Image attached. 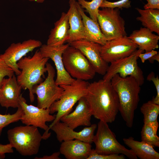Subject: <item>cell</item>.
<instances>
[{"instance_id":"cell-23","label":"cell","mask_w":159,"mask_h":159,"mask_svg":"<svg viewBox=\"0 0 159 159\" xmlns=\"http://www.w3.org/2000/svg\"><path fill=\"white\" fill-rule=\"evenodd\" d=\"M78 6L86 32V39L102 46L105 44L107 40L101 31L98 22L87 16L78 3Z\"/></svg>"},{"instance_id":"cell-10","label":"cell","mask_w":159,"mask_h":159,"mask_svg":"<svg viewBox=\"0 0 159 159\" xmlns=\"http://www.w3.org/2000/svg\"><path fill=\"white\" fill-rule=\"evenodd\" d=\"M99 10L97 22L107 41L127 36L125 22L119 9L103 8Z\"/></svg>"},{"instance_id":"cell-26","label":"cell","mask_w":159,"mask_h":159,"mask_svg":"<svg viewBox=\"0 0 159 159\" xmlns=\"http://www.w3.org/2000/svg\"><path fill=\"white\" fill-rule=\"evenodd\" d=\"M158 123L144 124L141 132V141L154 147H159V137L157 134Z\"/></svg>"},{"instance_id":"cell-32","label":"cell","mask_w":159,"mask_h":159,"mask_svg":"<svg viewBox=\"0 0 159 159\" xmlns=\"http://www.w3.org/2000/svg\"><path fill=\"white\" fill-rule=\"evenodd\" d=\"M123 155L115 154L109 155L100 154L97 153L94 149H92L87 159H124Z\"/></svg>"},{"instance_id":"cell-6","label":"cell","mask_w":159,"mask_h":159,"mask_svg":"<svg viewBox=\"0 0 159 159\" xmlns=\"http://www.w3.org/2000/svg\"><path fill=\"white\" fill-rule=\"evenodd\" d=\"M97 127V132L92 140L95 145L94 150L96 152L102 155L121 154L130 159H137L131 150L126 148L117 141L107 123L100 120Z\"/></svg>"},{"instance_id":"cell-8","label":"cell","mask_w":159,"mask_h":159,"mask_svg":"<svg viewBox=\"0 0 159 159\" xmlns=\"http://www.w3.org/2000/svg\"><path fill=\"white\" fill-rule=\"evenodd\" d=\"M46 67L47 73V77L40 83L34 85L32 92L34 95L36 94L37 95L38 107L49 109L60 98L64 90L55 82V70L51 64L47 62Z\"/></svg>"},{"instance_id":"cell-7","label":"cell","mask_w":159,"mask_h":159,"mask_svg":"<svg viewBox=\"0 0 159 159\" xmlns=\"http://www.w3.org/2000/svg\"><path fill=\"white\" fill-rule=\"evenodd\" d=\"M64 68L73 78L87 81L93 79L96 72L87 59L79 49L69 45L62 56Z\"/></svg>"},{"instance_id":"cell-29","label":"cell","mask_w":159,"mask_h":159,"mask_svg":"<svg viewBox=\"0 0 159 159\" xmlns=\"http://www.w3.org/2000/svg\"><path fill=\"white\" fill-rule=\"evenodd\" d=\"M23 114V110L20 106L17 108L16 111L13 114L2 115L0 113V136L4 128L11 123L20 120Z\"/></svg>"},{"instance_id":"cell-30","label":"cell","mask_w":159,"mask_h":159,"mask_svg":"<svg viewBox=\"0 0 159 159\" xmlns=\"http://www.w3.org/2000/svg\"><path fill=\"white\" fill-rule=\"evenodd\" d=\"M131 2L130 0H120L115 2H110L106 0H104L100 7L117 8L119 9H122V8L128 9L131 6Z\"/></svg>"},{"instance_id":"cell-25","label":"cell","mask_w":159,"mask_h":159,"mask_svg":"<svg viewBox=\"0 0 159 159\" xmlns=\"http://www.w3.org/2000/svg\"><path fill=\"white\" fill-rule=\"evenodd\" d=\"M136 9L140 15L136 18L137 20L141 22L144 27L159 35V9Z\"/></svg>"},{"instance_id":"cell-28","label":"cell","mask_w":159,"mask_h":159,"mask_svg":"<svg viewBox=\"0 0 159 159\" xmlns=\"http://www.w3.org/2000/svg\"><path fill=\"white\" fill-rule=\"evenodd\" d=\"M104 0H77V2L82 8H85L90 15V18L97 22L99 8Z\"/></svg>"},{"instance_id":"cell-16","label":"cell","mask_w":159,"mask_h":159,"mask_svg":"<svg viewBox=\"0 0 159 159\" xmlns=\"http://www.w3.org/2000/svg\"><path fill=\"white\" fill-rule=\"evenodd\" d=\"M97 125H91L81 131L76 132L62 122L58 121L50 128L56 134L57 140L60 142L64 141L77 140L91 144L94 133Z\"/></svg>"},{"instance_id":"cell-24","label":"cell","mask_w":159,"mask_h":159,"mask_svg":"<svg viewBox=\"0 0 159 159\" xmlns=\"http://www.w3.org/2000/svg\"><path fill=\"white\" fill-rule=\"evenodd\" d=\"M124 143L140 159H159V153L151 145L142 141L134 140L132 137L123 139Z\"/></svg>"},{"instance_id":"cell-21","label":"cell","mask_w":159,"mask_h":159,"mask_svg":"<svg viewBox=\"0 0 159 159\" xmlns=\"http://www.w3.org/2000/svg\"><path fill=\"white\" fill-rule=\"evenodd\" d=\"M128 37L138 45L139 49L145 51V52L159 48V36L145 27L133 31Z\"/></svg>"},{"instance_id":"cell-15","label":"cell","mask_w":159,"mask_h":159,"mask_svg":"<svg viewBox=\"0 0 159 159\" xmlns=\"http://www.w3.org/2000/svg\"><path fill=\"white\" fill-rule=\"evenodd\" d=\"M69 45L80 50L87 59L96 73L104 75L109 67L100 55L101 45L85 39L71 42Z\"/></svg>"},{"instance_id":"cell-33","label":"cell","mask_w":159,"mask_h":159,"mask_svg":"<svg viewBox=\"0 0 159 159\" xmlns=\"http://www.w3.org/2000/svg\"><path fill=\"white\" fill-rule=\"evenodd\" d=\"M147 80L153 82L156 91V95L152 100L155 103L159 105V78L158 75L155 76V73L151 72L148 75Z\"/></svg>"},{"instance_id":"cell-17","label":"cell","mask_w":159,"mask_h":159,"mask_svg":"<svg viewBox=\"0 0 159 159\" xmlns=\"http://www.w3.org/2000/svg\"><path fill=\"white\" fill-rule=\"evenodd\" d=\"M21 86L17 82L14 74L12 77L4 78L0 89V105L7 109L18 108L21 95Z\"/></svg>"},{"instance_id":"cell-39","label":"cell","mask_w":159,"mask_h":159,"mask_svg":"<svg viewBox=\"0 0 159 159\" xmlns=\"http://www.w3.org/2000/svg\"><path fill=\"white\" fill-rule=\"evenodd\" d=\"M30 1H34L39 3H43L45 0H28Z\"/></svg>"},{"instance_id":"cell-27","label":"cell","mask_w":159,"mask_h":159,"mask_svg":"<svg viewBox=\"0 0 159 159\" xmlns=\"http://www.w3.org/2000/svg\"><path fill=\"white\" fill-rule=\"evenodd\" d=\"M143 116L144 124L158 122L159 114V105L149 100L143 103L140 108Z\"/></svg>"},{"instance_id":"cell-34","label":"cell","mask_w":159,"mask_h":159,"mask_svg":"<svg viewBox=\"0 0 159 159\" xmlns=\"http://www.w3.org/2000/svg\"><path fill=\"white\" fill-rule=\"evenodd\" d=\"M147 4L143 6L144 9H159V0H146Z\"/></svg>"},{"instance_id":"cell-11","label":"cell","mask_w":159,"mask_h":159,"mask_svg":"<svg viewBox=\"0 0 159 159\" xmlns=\"http://www.w3.org/2000/svg\"><path fill=\"white\" fill-rule=\"evenodd\" d=\"M20 106L22 108L23 114L20 120L21 122L26 125H32L39 127L45 131L42 135V139H47L50 136L49 133V126L47 122L53 121L55 116L50 114L49 109H44L29 105L21 94L19 99Z\"/></svg>"},{"instance_id":"cell-31","label":"cell","mask_w":159,"mask_h":159,"mask_svg":"<svg viewBox=\"0 0 159 159\" xmlns=\"http://www.w3.org/2000/svg\"><path fill=\"white\" fill-rule=\"evenodd\" d=\"M14 73L13 70L3 59L0 58V89L5 77H12L14 74Z\"/></svg>"},{"instance_id":"cell-37","label":"cell","mask_w":159,"mask_h":159,"mask_svg":"<svg viewBox=\"0 0 159 159\" xmlns=\"http://www.w3.org/2000/svg\"><path fill=\"white\" fill-rule=\"evenodd\" d=\"M60 153L58 152H55L50 155H44L42 157H35L34 159H59L60 158L59 157V155Z\"/></svg>"},{"instance_id":"cell-22","label":"cell","mask_w":159,"mask_h":159,"mask_svg":"<svg viewBox=\"0 0 159 159\" xmlns=\"http://www.w3.org/2000/svg\"><path fill=\"white\" fill-rule=\"evenodd\" d=\"M69 25L67 14L62 12L60 19L54 23L50 32L47 44L58 46L62 45L69 39Z\"/></svg>"},{"instance_id":"cell-18","label":"cell","mask_w":159,"mask_h":159,"mask_svg":"<svg viewBox=\"0 0 159 159\" xmlns=\"http://www.w3.org/2000/svg\"><path fill=\"white\" fill-rule=\"evenodd\" d=\"M78 102L77 105L74 110L64 115L60 120L74 130L79 126L88 127L91 125L92 115L85 97H82Z\"/></svg>"},{"instance_id":"cell-2","label":"cell","mask_w":159,"mask_h":159,"mask_svg":"<svg viewBox=\"0 0 159 159\" xmlns=\"http://www.w3.org/2000/svg\"><path fill=\"white\" fill-rule=\"evenodd\" d=\"M116 92L119 102V111L127 126L132 127L135 112L140 101V86L131 76L123 78L116 74L110 80Z\"/></svg>"},{"instance_id":"cell-9","label":"cell","mask_w":159,"mask_h":159,"mask_svg":"<svg viewBox=\"0 0 159 159\" xmlns=\"http://www.w3.org/2000/svg\"><path fill=\"white\" fill-rule=\"evenodd\" d=\"M143 51L138 49L129 56L110 63L103 79L110 81L114 75L118 74L123 78L131 76L140 86L143 85L145 79L143 72L138 66L137 60L139 54Z\"/></svg>"},{"instance_id":"cell-40","label":"cell","mask_w":159,"mask_h":159,"mask_svg":"<svg viewBox=\"0 0 159 159\" xmlns=\"http://www.w3.org/2000/svg\"><path fill=\"white\" fill-rule=\"evenodd\" d=\"M5 157V153H0V159H4Z\"/></svg>"},{"instance_id":"cell-36","label":"cell","mask_w":159,"mask_h":159,"mask_svg":"<svg viewBox=\"0 0 159 159\" xmlns=\"http://www.w3.org/2000/svg\"><path fill=\"white\" fill-rule=\"evenodd\" d=\"M13 148L9 143L6 145L0 144V153H12L14 152Z\"/></svg>"},{"instance_id":"cell-3","label":"cell","mask_w":159,"mask_h":159,"mask_svg":"<svg viewBox=\"0 0 159 159\" xmlns=\"http://www.w3.org/2000/svg\"><path fill=\"white\" fill-rule=\"evenodd\" d=\"M49 58L43 57L39 50H37L31 57H24L17 62L20 73L16 80L22 89H28L30 101L33 102L34 95L32 92L33 86L42 82L47 72L46 64Z\"/></svg>"},{"instance_id":"cell-20","label":"cell","mask_w":159,"mask_h":159,"mask_svg":"<svg viewBox=\"0 0 159 159\" xmlns=\"http://www.w3.org/2000/svg\"><path fill=\"white\" fill-rule=\"evenodd\" d=\"M92 149L91 144L73 140L62 142L59 152L67 159H87Z\"/></svg>"},{"instance_id":"cell-12","label":"cell","mask_w":159,"mask_h":159,"mask_svg":"<svg viewBox=\"0 0 159 159\" xmlns=\"http://www.w3.org/2000/svg\"><path fill=\"white\" fill-rule=\"evenodd\" d=\"M138 48V45L125 36L107 41L101 45L100 55L108 63L129 56Z\"/></svg>"},{"instance_id":"cell-19","label":"cell","mask_w":159,"mask_h":159,"mask_svg":"<svg viewBox=\"0 0 159 159\" xmlns=\"http://www.w3.org/2000/svg\"><path fill=\"white\" fill-rule=\"evenodd\" d=\"M69 9L67 13L69 25V38L67 42L86 39V33L81 16L79 12L78 2L76 0H69Z\"/></svg>"},{"instance_id":"cell-5","label":"cell","mask_w":159,"mask_h":159,"mask_svg":"<svg viewBox=\"0 0 159 159\" xmlns=\"http://www.w3.org/2000/svg\"><path fill=\"white\" fill-rule=\"evenodd\" d=\"M89 83L86 81L75 79L71 84L59 85L64 90L60 98L49 108L50 114L57 113L55 118L49 126L48 130L60 118L69 112L75 103L82 97H85Z\"/></svg>"},{"instance_id":"cell-35","label":"cell","mask_w":159,"mask_h":159,"mask_svg":"<svg viewBox=\"0 0 159 159\" xmlns=\"http://www.w3.org/2000/svg\"><path fill=\"white\" fill-rule=\"evenodd\" d=\"M158 53V52L153 50L150 51L145 53H140L138 57L140 58L142 62L144 63L146 60H148Z\"/></svg>"},{"instance_id":"cell-14","label":"cell","mask_w":159,"mask_h":159,"mask_svg":"<svg viewBox=\"0 0 159 159\" xmlns=\"http://www.w3.org/2000/svg\"><path fill=\"white\" fill-rule=\"evenodd\" d=\"M42 45L40 41L33 39H29L21 42L13 43L4 53L0 54V58L13 70L16 75H18L21 72L17 66L18 62L27 54L40 47Z\"/></svg>"},{"instance_id":"cell-38","label":"cell","mask_w":159,"mask_h":159,"mask_svg":"<svg viewBox=\"0 0 159 159\" xmlns=\"http://www.w3.org/2000/svg\"><path fill=\"white\" fill-rule=\"evenodd\" d=\"M150 63H153L155 61H156L159 62V52L158 53L153 55L151 57L148 59Z\"/></svg>"},{"instance_id":"cell-1","label":"cell","mask_w":159,"mask_h":159,"mask_svg":"<svg viewBox=\"0 0 159 159\" xmlns=\"http://www.w3.org/2000/svg\"><path fill=\"white\" fill-rule=\"evenodd\" d=\"M85 97L92 116L107 123L115 120L119 111V102L110 81L102 79L89 83Z\"/></svg>"},{"instance_id":"cell-13","label":"cell","mask_w":159,"mask_h":159,"mask_svg":"<svg viewBox=\"0 0 159 159\" xmlns=\"http://www.w3.org/2000/svg\"><path fill=\"white\" fill-rule=\"evenodd\" d=\"M69 45V43L58 46L44 44L41 45L39 49L43 57L51 59L54 62L57 70L55 81L59 86L71 84L75 80L67 72L62 61V54Z\"/></svg>"},{"instance_id":"cell-4","label":"cell","mask_w":159,"mask_h":159,"mask_svg":"<svg viewBox=\"0 0 159 159\" xmlns=\"http://www.w3.org/2000/svg\"><path fill=\"white\" fill-rule=\"evenodd\" d=\"M9 143L23 156H30L38 153L42 139L38 127L26 125L15 127L7 132Z\"/></svg>"}]
</instances>
